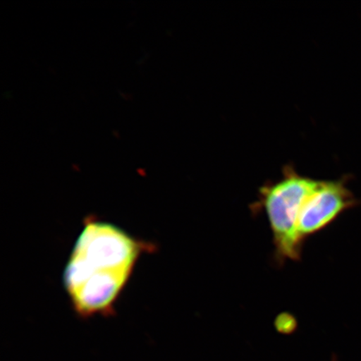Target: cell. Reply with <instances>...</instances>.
I'll return each mask as SVG.
<instances>
[{"mask_svg":"<svg viewBox=\"0 0 361 361\" xmlns=\"http://www.w3.org/2000/svg\"><path fill=\"white\" fill-rule=\"evenodd\" d=\"M332 361H338L336 358H334Z\"/></svg>","mask_w":361,"mask_h":361,"instance_id":"5b68a950","label":"cell"},{"mask_svg":"<svg viewBox=\"0 0 361 361\" xmlns=\"http://www.w3.org/2000/svg\"><path fill=\"white\" fill-rule=\"evenodd\" d=\"M346 183L345 179L319 180L302 207L298 220V236L302 243L327 228L344 212L359 204L360 201Z\"/></svg>","mask_w":361,"mask_h":361,"instance_id":"3957f363","label":"cell"},{"mask_svg":"<svg viewBox=\"0 0 361 361\" xmlns=\"http://www.w3.org/2000/svg\"><path fill=\"white\" fill-rule=\"evenodd\" d=\"M319 180L298 173L287 165L281 179L266 183L259 189L258 200L250 206L252 213L264 211L273 234L275 261L301 259L304 243L298 236L297 224L302 207L317 187Z\"/></svg>","mask_w":361,"mask_h":361,"instance_id":"7a4b0ae2","label":"cell"},{"mask_svg":"<svg viewBox=\"0 0 361 361\" xmlns=\"http://www.w3.org/2000/svg\"><path fill=\"white\" fill-rule=\"evenodd\" d=\"M152 248L114 224L85 221L63 274L75 312L84 318L112 314L140 256Z\"/></svg>","mask_w":361,"mask_h":361,"instance_id":"6da1fadb","label":"cell"},{"mask_svg":"<svg viewBox=\"0 0 361 361\" xmlns=\"http://www.w3.org/2000/svg\"><path fill=\"white\" fill-rule=\"evenodd\" d=\"M276 327L281 332H288L295 328V319L290 314H281L276 320Z\"/></svg>","mask_w":361,"mask_h":361,"instance_id":"277c9868","label":"cell"}]
</instances>
